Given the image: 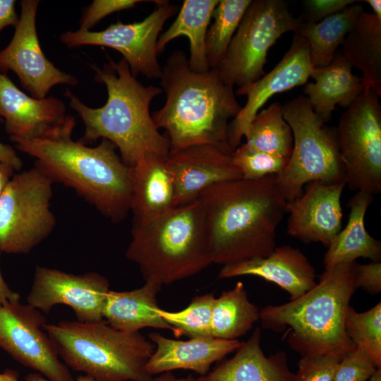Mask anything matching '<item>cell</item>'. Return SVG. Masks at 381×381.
Here are the masks:
<instances>
[{
    "label": "cell",
    "instance_id": "obj_5",
    "mask_svg": "<svg viewBox=\"0 0 381 381\" xmlns=\"http://www.w3.org/2000/svg\"><path fill=\"white\" fill-rule=\"evenodd\" d=\"M356 262L325 268L316 285L300 298L260 310L264 328L281 332L301 356L333 354L342 358L356 349L345 330V318L357 287Z\"/></svg>",
    "mask_w": 381,
    "mask_h": 381
},
{
    "label": "cell",
    "instance_id": "obj_23",
    "mask_svg": "<svg viewBox=\"0 0 381 381\" xmlns=\"http://www.w3.org/2000/svg\"><path fill=\"white\" fill-rule=\"evenodd\" d=\"M310 77L315 82L306 85L304 94L314 112L325 123L337 105L347 108L364 89L362 78L353 74L341 49L328 66L313 68Z\"/></svg>",
    "mask_w": 381,
    "mask_h": 381
},
{
    "label": "cell",
    "instance_id": "obj_14",
    "mask_svg": "<svg viewBox=\"0 0 381 381\" xmlns=\"http://www.w3.org/2000/svg\"><path fill=\"white\" fill-rule=\"evenodd\" d=\"M38 0H22L21 13L8 45L0 51V72L12 71L21 85L35 99L47 97L59 84L75 86L77 78L57 68L44 55L40 44L36 16Z\"/></svg>",
    "mask_w": 381,
    "mask_h": 381
},
{
    "label": "cell",
    "instance_id": "obj_28",
    "mask_svg": "<svg viewBox=\"0 0 381 381\" xmlns=\"http://www.w3.org/2000/svg\"><path fill=\"white\" fill-rule=\"evenodd\" d=\"M219 0H185L169 28L159 36L157 54L174 39L186 36L190 43L188 66L195 73L210 68L206 57L205 39L213 11Z\"/></svg>",
    "mask_w": 381,
    "mask_h": 381
},
{
    "label": "cell",
    "instance_id": "obj_29",
    "mask_svg": "<svg viewBox=\"0 0 381 381\" xmlns=\"http://www.w3.org/2000/svg\"><path fill=\"white\" fill-rule=\"evenodd\" d=\"M363 11L362 5L355 3L317 23L301 21L295 32L306 40L314 68L328 66L332 61L339 47Z\"/></svg>",
    "mask_w": 381,
    "mask_h": 381
},
{
    "label": "cell",
    "instance_id": "obj_30",
    "mask_svg": "<svg viewBox=\"0 0 381 381\" xmlns=\"http://www.w3.org/2000/svg\"><path fill=\"white\" fill-rule=\"evenodd\" d=\"M260 320V310L251 303L241 282L215 298L212 310L213 337L234 340L246 334Z\"/></svg>",
    "mask_w": 381,
    "mask_h": 381
},
{
    "label": "cell",
    "instance_id": "obj_4",
    "mask_svg": "<svg viewBox=\"0 0 381 381\" xmlns=\"http://www.w3.org/2000/svg\"><path fill=\"white\" fill-rule=\"evenodd\" d=\"M107 57L108 62L102 68L91 65L95 81L107 87L108 97L104 106L91 108L68 89L65 91L70 107L85 125L79 141L86 145L99 138L108 140L130 167L150 155L167 158L169 139L160 133L150 112L151 102L162 89L143 85L132 74L125 59L115 62Z\"/></svg>",
    "mask_w": 381,
    "mask_h": 381
},
{
    "label": "cell",
    "instance_id": "obj_15",
    "mask_svg": "<svg viewBox=\"0 0 381 381\" xmlns=\"http://www.w3.org/2000/svg\"><path fill=\"white\" fill-rule=\"evenodd\" d=\"M109 282L103 275L88 272L80 274L37 265L27 297L28 303L48 313L56 305H66L82 322L101 321Z\"/></svg>",
    "mask_w": 381,
    "mask_h": 381
},
{
    "label": "cell",
    "instance_id": "obj_45",
    "mask_svg": "<svg viewBox=\"0 0 381 381\" xmlns=\"http://www.w3.org/2000/svg\"><path fill=\"white\" fill-rule=\"evenodd\" d=\"M153 381H198V377H194L192 375L179 377L172 372H165L160 373L157 377H154Z\"/></svg>",
    "mask_w": 381,
    "mask_h": 381
},
{
    "label": "cell",
    "instance_id": "obj_49",
    "mask_svg": "<svg viewBox=\"0 0 381 381\" xmlns=\"http://www.w3.org/2000/svg\"><path fill=\"white\" fill-rule=\"evenodd\" d=\"M368 381H381V368H377Z\"/></svg>",
    "mask_w": 381,
    "mask_h": 381
},
{
    "label": "cell",
    "instance_id": "obj_26",
    "mask_svg": "<svg viewBox=\"0 0 381 381\" xmlns=\"http://www.w3.org/2000/svg\"><path fill=\"white\" fill-rule=\"evenodd\" d=\"M373 195L358 191L349 200V219L344 229L332 238L323 258L325 268L365 258L373 262L381 259V242L370 235L365 227V216Z\"/></svg>",
    "mask_w": 381,
    "mask_h": 381
},
{
    "label": "cell",
    "instance_id": "obj_24",
    "mask_svg": "<svg viewBox=\"0 0 381 381\" xmlns=\"http://www.w3.org/2000/svg\"><path fill=\"white\" fill-rule=\"evenodd\" d=\"M167 159L150 155L131 167L133 219L152 218L175 207L174 184Z\"/></svg>",
    "mask_w": 381,
    "mask_h": 381
},
{
    "label": "cell",
    "instance_id": "obj_27",
    "mask_svg": "<svg viewBox=\"0 0 381 381\" xmlns=\"http://www.w3.org/2000/svg\"><path fill=\"white\" fill-rule=\"evenodd\" d=\"M341 52L352 68L360 70L364 87L381 96V18L364 11L341 45Z\"/></svg>",
    "mask_w": 381,
    "mask_h": 381
},
{
    "label": "cell",
    "instance_id": "obj_6",
    "mask_svg": "<svg viewBox=\"0 0 381 381\" xmlns=\"http://www.w3.org/2000/svg\"><path fill=\"white\" fill-rule=\"evenodd\" d=\"M126 258L145 281L168 285L212 264L201 201L174 207L146 219H133Z\"/></svg>",
    "mask_w": 381,
    "mask_h": 381
},
{
    "label": "cell",
    "instance_id": "obj_32",
    "mask_svg": "<svg viewBox=\"0 0 381 381\" xmlns=\"http://www.w3.org/2000/svg\"><path fill=\"white\" fill-rule=\"evenodd\" d=\"M252 0H219L205 39L206 57L210 68H217Z\"/></svg>",
    "mask_w": 381,
    "mask_h": 381
},
{
    "label": "cell",
    "instance_id": "obj_13",
    "mask_svg": "<svg viewBox=\"0 0 381 381\" xmlns=\"http://www.w3.org/2000/svg\"><path fill=\"white\" fill-rule=\"evenodd\" d=\"M47 318L20 300L0 304V348L14 360L51 381H73L42 329Z\"/></svg>",
    "mask_w": 381,
    "mask_h": 381
},
{
    "label": "cell",
    "instance_id": "obj_1",
    "mask_svg": "<svg viewBox=\"0 0 381 381\" xmlns=\"http://www.w3.org/2000/svg\"><path fill=\"white\" fill-rule=\"evenodd\" d=\"M212 263L226 265L268 256L287 201L276 175L215 184L201 193Z\"/></svg>",
    "mask_w": 381,
    "mask_h": 381
},
{
    "label": "cell",
    "instance_id": "obj_22",
    "mask_svg": "<svg viewBox=\"0 0 381 381\" xmlns=\"http://www.w3.org/2000/svg\"><path fill=\"white\" fill-rule=\"evenodd\" d=\"M261 329L257 327L230 358L220 361L198 381H294L287 355L278 351L267 356L260 345Z\"/></svg>",
    "mask_w": 381,
    "mask_h": 381
},
{
    "label": "cell",
    "instance_id": "obj_47",
    "mask_svg": "<svg viewBox=\"0 0 381 381\" xmlns=\"http://www.w3.org/2000/svg\"><path fill=\"white\" fill-rule=\"evenodd\" d=\"M19 375L16 370L6 369L3 373H0V381H20Z\"/></svg>",
    "mask_w": 381,
    "mask_h": 381
},
{
    "label": "cell",
    "instance_id": "obj_43",
    "mask_svg": "<svg viewBox=\"0 0 381 381\" xmlns=\"http://www.w3.org/2000/svg\"><path fill=\"white\" fill-rule=\"evenodd\" d=\"M1 253V252L0 251V256ZM18 300H20V294L9 287L4 279L0 268V304Z\"/></svg>",
    "mask_w": 381,
    "mask_h": 381
},
{
    "label": "cell",
    "instance_id": "obj_39",
    "mask_svg": "<svg viewBox=\"0 0 381 381\" xmlns=\"http://www.w3.org/2000/svg\"><path fill=\"white\" fill-rule=\"evenodd\" d=\"M356 2L355 0H306L303 2L305 17L300 19L303 23H317Z\"/></svg>",
    "mask_w": 381,
    "mask_h": 381
},
{
    "label": "cell",
    "instance_id": "obj_41",
    "mask_svg": "<svg viewBox=\"0 0 381 381\" xmlns=\"http://www.w3.org/2000/svg\"><path fill=\"white\" fill-rule=\"evenodd\" d=\"M16 1L0 0V32L7 26H16L18 17L16 11Z\"/></svg>",
    "mask_w": 381,
    "mask_h": 381
},
{
    "label": "cell",
    "instance_id": "obj_31",
    "mask_svg": "<svg viewBox=\"0 0 381 381\" xmlns=\"http://www.w3.org/2000/svg\"><path fill=\"white\" fill-rule=\"evenodd\" d=\"M245 144L251 150L289 159L293 134L283 116L282 105L274 102L259 111L251 121Z\"/></svg>",
    "mask_w": 381,
    "mask_h": 381
},
{
    "label": "cell",
    "instance_id": "obj_46",
    "mask_svg": "<svg viewBox=\"0 0 381 381\" xmlns=\"http://www.w3.org/2000/svg\"><path fill=\"white\" fill-rule=\"evenodd\" d=\"M25 381H51L37 373H32L28 374L25 377ZM75 381H96V380L92 377L85 374L83 375L79 376L77 378V380Z\"/></svg>",
    "mask_w": 381,
    "mask_h": 381
},
{
    "label": "cell",
    "instance_id": "obj_8",
    "mask_svg": "<svg viewBox=\"0 0 381 381\" xmlns=\"http://www.w3.org/2000/svg\"><path fill=\"white\" fill-rule=\"evenodd\" d=\"M282 109L292 131L293 149L276 181L287 202L302 195L305 184L346 183L336 128L326 125L306 96L292 99Z\"/></svg>",
    "mask_w": 381,
    "mask_h": 381
},
{
    "label": "cell",
    "instance_id": "obj_3",
    "mask_svg": "<svg viewBox=\"0 0 381 381\" xmlns=\"http://www.w3.org/2000/svg\"><path fill=\"white\" fill-rule=\"evenodd\" d=\"M186 54L176 50L162 67L161 86L166 94L162 108L152 114L158 129L165 130L170 152L202 144L233 152L227 138L230 119L242 106L234 87L221 78L217 68L195 73Z\"/></svg>",
    "mask_w": 381,
    "mask_h": 381
},
{
    "label": "cell",
    "instance_id": "obj_48",
    "mask_svg": "<svg viewBox=\"0 0 381 381\" xmlns=\"http://www.w3.org/2000/svg\"><path fill=\"white\" fill-rule=\"evenodd\" d=\"M373 9V13L381 18V1L380 0H365Z\"/></svg>",
    "mask_w": 381,
    "mask_h": 381
},
{
    "label": "cell",
    "instance_id": "obj_25",
    "mask_svg": "<svg viewBox=\"0 0 381 381\" xmlns=\"http://www.w3.org/2000/svg\"><path fill=\"white\" fill-rule=\"evenodd\" d=\"M162 285L145 281L140 288L126 291L109 290L103 310V319L112 327L128 332L146 327L174 329L157 313V294Z\"/></svg>",
    "mask_w": 381,
    "mask_h": 381
},
{
    "label": "cell",
    "instance_id": "obj_19",
    "mask_svg": "<svg viewBox=\"0 0 381 381\" xmlns=\"http://www.w3.org/2000/svg\"><path fill=\"white\" fill-rule=\"evenodd\" d=\"M68 116L59 98L30 97L0 72V116L12 142L43 137L61 126Z\"/></svg>",
    "mask_w": 381,
    "mask_h": 381
},
{
    "label": "cell",
    "instance_id": "obj_9",
    "mask_svg": "<svg viewBox=\"0 0 381 381\" xmlns=\"http://www.w3.org/2000/svg\"><path fill=\"white\" fill-rule=\"evenodd\" d=\"M301 23L282 0H253L217 68L224 83L243 90L261 78L269 49Z\"/></svg>",
    "mask_w": 381,
    "mask_h": 381
},
{
    "label": "cell",
    "instance_id": "obj_12",
    "mask_svg": "<svg viewBox=\"0 0 381 381\" xmlns=\"http://www.w3.org/2000/svg\"><path fill=\"white\" fill-rule=\"evenodd\" d=\"M154 2V10L141 21L123 23L119 20L100 31H68L60 35V40L68 47L95 45L116 49L123 55L135 77L160 78L157 42L164 25L178 8L167 0Z\"/></svg>",
    "mask_w": 381,
    "mask_h": 381
},
{
    "label": "cell",
    "instance_id": "obj_17",
    "mask_svg": "<svg viewBox=\"0 0 381 381\" xmlns=\"http://www.w3.org/2000/svg\"><path fill=\"white\" fill-rule=\"evenodd\" d=\"M232 153L210 144L170 152L167 164L174 184L175 207L195 201L202 192L215 184L242 179Z\"/></svg>",
    "mask_w": 381,
    "mask_h": 381
},
{
    "label": "cell",
    "instance_id": "obj_37",
    "mask_svg": "<svg viewBox=\"0 0 381 381\" xmlns=\"http://www.w3.org/2000/svg\"><path fill=\"white\" fill-rule=\"evenodd\" d=\"M377 369L368 353L356 347L342 357L333 381H368Z\"/></svg>",
    "mask_w": 381,
    "mask_h": 381
},
{
    "label": "cell",
    "instance_id": "obj_10",
    "mask_svg": "<svg viewBox=\"0 0 381 381\" xmlns=\"http://www.w3.org/2000/svg\"><path fill=\"white\" fill-rule=\"evenodd\" d=\"M53 181L39 167L16 174L0 195V251L24 254L55 228L51 210Z\"/></svg>",
    "mask_w": 381,
    "mask_h": 381
},
{
    "label": "cell",
    "instance_id": "obj_20",
    "mask_svg": "<svg viewBox=\"0 0 381 381\" xmlns=\"http://www.w3.org/2000/svg\"><path fill=\"white\" fill-rule=\"evenodd\" d=\"M256 276L277 284L296 300L317 284L315 270L307 257L289 245L276 246L268 256L223 265L219 279Z\"/></svg>",
    "mask_w": 381,
    "mask_h": 381
},
{
    "label": "cell",
    "instance_id": "obj_44",
    "mask_svg": "<svg viewBox=\"0 0 381 381\" xmlns=\"http://www.w3.org/2000/svg\"><path fill=\"white\" fill-rule=\"evenodd\" d=\"M15 171L11 166L0 162V195Z\"/></svg>",
    "mask_w": 381,
    "mask_h": 381
},
{
    "label": "cell",
    "instance_id": "obj_34",
    "mask_svg": "<svg viewBox=\"0 0 381 381\" xmlns=\"http://www.w3.org/2000/svg\"><path fill=\"white\" fill-rule=\"evenodd\" d=\"M345 330L356 347L365 350L377 368H381V303L363 313L350 306Z\"/></svg>",
    "mask_w": 381,
    "mask_h": 381
},
{
    "label": "cell",
    "instance_id": "obj_36",
    "mask_svg": "<svg viewBox=\"0 0 381 381\" xmlns=\"http://www.w3.org/2000/svg\"><path fill=\"white\" fill-rule=\"evenodd\" d=\"M341 358L333 354L301 356L294 381H333Z\"/></svg>",
    "mask_w": 381,
    "mask_h": 381
},
{
    "label": "cell",
    "instance_id": "obj_18",
    "mask_svg": "<svg viewBox=\"0 0 381 381\" xmlns=\"http://www.w3.org/2000/svg\"><path fill=\"white\" fill-rule=\"evenodd\" d=\"M346 185L309 183L300 197L287 202V234L303 243H320L327 247L341 229V197Z\"/></svg>",
    "mask_w": 381,
    "mask_h": 381
},
{
    "label": "cell",
    "instance_id": "obj_7",
    "mask_svg": "<svg viewBox=\"0 0 381 381\" xmlns=\"http://www.w3.org/2000/svg\"><path fill=\"white\" fill-rule=\"evenodd\" d=\"M42 329L68 368L96 381H153L146 364L155 344L140 332L116 329L104 320H62Z\"/></svg>",
    "mask_w": 381,
    "mask_h": 381
},
{
    "label": "cell",
    "instance_id": "obj_40",
    "mask_svg": "<svg viewBox=\"0 0 381 381\" xmlns=\"http://www.w3.org/2000/svg\"><path fill=\"white\" fill-rule=\"evenodd\" d=\"M355 283L371 294H378L381 291V263L372 262L368 264H356L355 269Z\"/></svg>",
    "mask_w": 381,
    "mask_h": 381
},
{
    "label": "cell",
    "instance_id": "obj_2",
    "mask_svg": "<svg viewBox=\"0 0 381 381\" xmlns=\"http://www.w3.org/2000/svg\"><path fill=\"white\" fill-rule=\"evenodd\" d=\"M76 125L68 115L49 134L32 140L13 141L17 149L35 159V165L53 182L75 190L102 215L114 222L131 211V167L108 140L89 147L72 138Z\"/></svg>",
    "mask_w": 381,
    "mask_h": 381
},
{
    "label": "cell",
    "instance_id": "obj_33",
    "mask_svg": "<svg viewBox=\"0 0 381 381\" xmlns=\"http://www.w3.org/2000/svg\"><path fill=\"white\" fill-rule=\"evenodd\" d=\"M214 293L195 296L184 309L171 312L159 308L157 313L174 329L176 337H207L212 335V310Z\"/></svg>",
    "mask_w": 381,
    "mask_h": 381
},
{
    "label": "cell",
    "instance_id": "obj_11",
    "mask_svg": "<svg viewBox=\"0 0 381 381\" xmlns=\"http://www.w3.org/2000/svg\"><path fill=\"white\" fill-rule=\"evenodd\" d=\"M364 87L342 113L336 128L346 183L352 191H381V105Z\"/></svg>",
    "mask_w": 381,
    "mask_h": 381
},
{
    "label": "cell",
    "instance_id": "obj_21",
    "mask_svg": "<svg viewBox=\"0 0 381 381\" xmlns=\"http://www.w3.org/2000/svg\"><path fill=\"white\" fill-rule=\"evenodd\" d=\"M149 339L155 344V351L147 361L146 370L152 376L179 369L203 376L214 363L236 351L242 344L238 339L213 337L176 340L156 332L150 333Z\"/></svg>",
    "mask_w": 381,
    "mask_h": 381
},
{
    "label": "cell",
    "instance_id": "obj_42",
    "mask_svg": "<svg viewBox=\"0 0 381 381\" xmlns=\"http://www.w3.org/2000/svg\"><path fill=\"white\" fill-rule=\"evenodd\" d=\"M3 119L0 116V121ZM0 162L11 166L15 171H19L22 167V160L14 149L0 141Z\"/></svg>",
    "mask_w": 381,
    "mask_h": 381
},
{
    "label": "cell",
    "instance_id": "obj_35",
    "mask_svg": "<svg viewBox=\"0 0 381 381\" xmlns=\"http://www.w3.org/2000/svg\"><path fill=\"white\" fill-rule=\"evenodd\" d=\"M234 164L240 169L243 179L253 180L280 174L289 159L273 156L250 149L241 144L232 153Z\"/></svg>",
    "mask_w": 381,
    "mask_h": 381
},
{
    "label": "cell",
    "instance_id": "obj_38",
    "mask_svg": "<svg viewBox=\"0 0 381 381\" xmlns=\"http://www.w3.org/2000/svg\"><path fill=\"white\" fill-rule=\"evenodd\" d=\"M141 0H94L83 9L78 30L89 31L106 16L115 12L133 8Z\"/></svg>",
    "mask_w": 381,
    "mask_h": 381
},
{
    "label": "cell",
    "instance_id": "obj_16",
    "mask_svg": "<svg viewBox=\"0 0 381 381\" xmlns=\"http://www.w3.org/2000/svg\"><path fill=\"white\" fill-rule=\"evenodd\" d=\"M313 68L306 40L294 32L290 48L275 67L248 87L236 91L237 95L247 96V101L228 126V143L233 151L241 144L251 121L267 101L276 94L306 84Z\"/></svg>",
    "mask_w": 381,
    "mask_h": 381
}]
</instances>
